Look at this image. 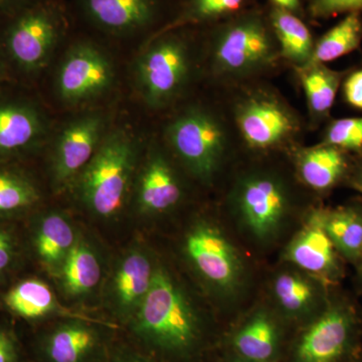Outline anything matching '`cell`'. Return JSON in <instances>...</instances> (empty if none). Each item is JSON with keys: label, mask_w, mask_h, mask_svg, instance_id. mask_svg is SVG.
Masks as SVG:
<instances>
[{"label": "cell", "mask_w": 362, "mask_h": 362, "mask_svg": "<svg viewBox=\"0 0 362 362\" xmlns=\"http://www.w3.org/2000/svg\"><path fill=\"white\" fill-rule=\"evenodd\" d=\"M135 313L136 334L156 349L168 354H185L199 340L197 316L163 269L156 268L151 287Z\"/></svg>", "instance_id": "cell-1"}, {"label": "cell", "mask_w": 362, "mask_h": 362, "mask_svg": "<svg viewBox=\"0 0 362 362\" xmlns=\"http://www.w3.org/2000/svg\"><path fill=\"white\" fill-rule=\"evenodd\" d=\"M279 52L268 13L259 9H246L214 26V66L223 75L245 77L266 70Z\"/></svg>", "instance_id": "cell-2"}, {"label": "cell", "mask_w": 362, "mask_h": 362, "mask_svg": "<svg viewBox=\"0 0 362 362\" xmlns=\"http://www.w3.org/2000/svg\"><path fill=\"white\" fill-rule=\"evenodd\" d=\"M0 21L7 52L26 71L47 66L68 32L66 9L59 0H32Z\"/></svg>", "instance_id": "cell-3"}, {"label": "cell", "mask_w": 362, "mask_h": 362, "mask_svg": "<svg viewBox=\"0 0 362 362\" xmlns=\"http://www.w3.org/2000/svg\"><path fill=\"white\" fill-rule=\"evenodd\" d=\"M134 143L124 131L109 133L80 175L78 192L86 206L102 218L122 209L134 166Z\"/></svg>", "instance_id": "cell-4"}, {"label": "cell", "mask_w": 362, "mask_h": 362, "mask_svg": "<svg viewBox=\"0 0 362 362\" xmlns=\"http://www.w3.org/2000/svg\"><path fill=\"white\" fill-rule=\"evenodd\" d=\"M187 39L176 30L156 33L137 62L138 87L145 102L160 108L182 89L189 73Z\"/></svg>", "instance_id": "cell-5"}, {"label": "cell", "mask_w": 362, "mask_h": 362, "mask_svg": "<svg viewBox=\"0 0 362 362\" xmlns=\"http://www.w3.org/2000/svg\"><path fill=\"white\" fill-rule=\"evenodd\" d=\"M361 322L349 300H329L300 339L297 362L349 361L356 351Z\"/></svg>", "instance_id": "cell-6"}, {"label": "cell", "mask_w": 362, "mask_h": 362, "mask_svg": "<svg viewBox=\"0 0 362 362\" xmlns=\"http://www.w3.org/2000/svg\"><path fill=\"white\" fill-rule=\"evenodd\" d=\"M171 146L181 160L202 180H209L220 164L226 136L213 115L201 109L181 114L168 128Z\"/></svg>", "instance_id": "cell-7"}, {"label": "cell", "mask_w": 362, "mask_h": 362, "mask_svg": "<svg viewBox=\"0 0 362 362\" xmlns=\"http://www.w3.org/2000/svg\"><path fill=\"white\" fill-rule=\"evenodd\" d=\"M113 81V66L103 49L89 40H80L69 49L59 66L57 92L66 104H82L103 95Z\"/></svg>", "instance_id": "cell-8"}, {"label": "cell", "mask_w": 362, "mask_h": 362, "mask_svg": "<svg viewBox=\"0 0 362 362\" xmlns=\"http://www.w3.org/2000/svg\"><path fill=\"white\" fill-rule=\"evenodd\" d=\"M78 13L94 30L116 37L149 32L161 23L166 0H75Z\"/></svg>", "instance_id": "cell-9"}, {"label": "cell", "mask_w": 362, "mask_h": 362, "mask_svg": "<svg viewBox=\"0 0 362 362\" xmlns=\"http://www.w3.org/2000/svg\"><path fill=\"white\" fill-rule=\"evenodd\" d=\"M235 204L243 223L259 240L278 232L288 209V194L278 178L268 175L247 176L238 187Z\"/></svg>", "instance_id": "cell-10"}, {"label": "cell", "mask_w": 362, "mask_h": 362, "mask_svg": "<svg viewBox=\"0 0 362 362\" xmlns=\"http://www.w3.org/2000/svg\"><path fill=\"white\" fill-rule=\"evenodd\" d=\"M185 251L202 277L223 291L239 284L242 263L238 252L216 226L199 223L188 233Z\"/></svg>", "instance_id": "cell-11"}, {"label": "cell", "mask_w": 362, "mask_h": 362, "mask_svg": "<svg viewBox=\"0 0 362 362\" xmlns=\"http://www.w3.org/2000/svg\"><path fill=\"white\" fill-rule=\"evenodd\" d=\"M238 127L249 146L270 149L295 135L296 118L278 100L256 94L245 99L235 111Z\"/></svg>", "instance_id": "cell-12"}, {"label": "cell", "mask_w": 362, "mask_h": 362, "mask_svg": "<svg viewBox=\"0 0 362 362\" xmlns=\"http://www.w3.org/2000/svg\"><path fill=\"white\" fill-rule=\"evenodd\" d=\"M103 131L104 119L96 114L76 119L62 131L52 160L59 185H66L82 173L103 140Z\"/></svg>", "instance_id": "cell-13"}, {"label": "cell", "mask_w": 362, "mask_h": 362, "mask_svg": "<svg viewBox=\"0 0 362 362\" xmlns=\"http://www.w3.org/2000/svg\"><path fill=\"white\" fill-rule=\"evenodd\" d=\"M286 258L329 284L337 283L343 275V259L324 230L318 211L311 214L307 225L292 240Z\"/></svg>", "instance_id": "cell-14"}, {"label": "cell", "mask_w": 362, "mask_h": 362, "mask_svg": "<svg viewBox=\"0 0 362 362\" xmlns=\"http://www.w3.org/2000/svg\"><path fill=\"white\" fill-rule=\"evenodd\" d=\"M180 197V182L168 162L159 154L150 157L140 176V209L144 213H163L175 206Z\"/></svg>", "instance_id": "cell-15"}, {"label": "cell", "mask_w": 362, "mask_h": 362, "mask_svg": "<svg viewBox=\"0 0 362 362\" xmlns=\"http://www.w3.org/2000/svg\"><path fill=\"white\" fill-rule=\"evenodd\" d=\"M346 152L327 144L302 150L298 157V170L308 187L318 192L334 187L349 170Z\"/></svg>", "instance_id": "cell-16"}, {"label": "cell", "mask_w": 362, "mask_h": 362, "mask_svg": "<svg viewBox=\"0 0 362 362\" xmlns=\"http://www.w3.org/2000/svg\"><path fill=\"white\" fill-rule=\"evenodd\" d=\"M44 131L39 112L28 105H0V156L16 153L37 141Z\"/></svg>", "instance_id": "cell-17"}, {"label": "cell", "mask_w": 362, "mask_h": 362, "mask_svg": "<svg viewBox=\"0 0 362 362\" xmlns=\"http://www.w3.org/2000/svg\"><path fill=\"white\" fill-rule=\"evenodd\" d=\"M324 230L343 259L357 266L362 261V209L356 206L319 209Z\"/></svg>", "instance_id": "cell-18"}, {"label": "cell", "mask_w": 362, "mask_h": 362, "mask_svg": "<svg viewBox=\"0 0 362 362\" xmlns=\"http://www.w3.org/2000/svg\"><path fill=\"white\" fill-rule=\"evenodd\" d=\"M99 341L97 331L87 324H64L45 338L42 352L47 362H86Z\"/></svg>", "instance_id": "cell-19"}, {"label": "cell", "mask_w": 362, "mask_h": 362, "mask_svg": "<svg viewBox=\"0 0 362 362\" xmlns=\"http://www.w3.org/2000/svg\"><path fill=\"white\" fill-rule=\"evenodd\" d=\"M268 18L275 35L280 54L301 68L310 64L313 54V37L308 26L297 14L271 6Z\"/></svg>", "instance_id": "cell-20"}, {"label": "cell", "mask_w": 362, "mask_h": 362, "mask_svg": "<svg viewBox=\"0 0 362 362\" xmlns=\"http://www.w3.org/2000/svg\"><path fill=\"white\" fill-rule=\"evenodd\" d=\"M156 269L141 252H132L116 273L115 294L124 311L136 312L148 293Z\"/></svg>", "instance_id": "cell-21"}, {"label": "cell", "mask_w": 362, "mask_h": 362, "mask_svg": "<svg viewBox=\"0 0 362 362\" xmlns=\"http://www.w3.org/2000/svg\"><path fill=\"white\" fill-rule=\"evenodd\" d=\"M298 71L312 115L317 119L327 116L334 103L343 74L331 70L324 64H308L298 69Z\"/></svg>", "instance_id": "cell-22"}, {"label": "cell", "mask_w": 362, "mask_h": 362, "mask_svg": "<svg viewBox=\"0 0 362 362\" xmlns=\"http://www.w3.org/2000/svg\"><path fill=\"white\" fill-rule=\"evenodd\" d=\"M76 242L73 226L59 214L45 216L35 232V250L49 267L62 266Z\"/></svg>", "instance_id": "cell-23"}, {"label": "cell", "mask_w": 362, "mask_h": 362, "mask_svg": "<svg viewBox=\"0 0 362 362\" xmlns=\"http://www.w3.org/2000/svg\"><path fill=\"white\" fill-rule=\"evenodd\" d=\"M233 344L240 356L249 361H270L278 344L275 323L267 314H256L235 334Z\"/></svg>", "instance_id": "cell-24"}, {"label": "cell", "mask_w": 362, "mask_h": 362, "mask_svg": "<svg viewBox=\"0 0 362 362\" xmlns=\"http://www.w3.org/2000/svg\"><path fill=\"white\" fill-rule=\"evenodd\" d=\"M101 279V266L95 252L85 243L77 240L62 264V281L70 295L92 291Z\"/></svg>", "instance_id": "cell-25"}, {"label": "cell", "mask_w": 362, "mask_h": 362, "mask_svg": "<svg viewBox=\"0 0 362 362\" xmlns=\"http://www.w3.org/2000/svg\"><path fill=\"white\" fill-rule=\"evenodd\" d=\"M362 42L361 13L346 14L337 25L330 28L314 45L310 64L334 61L358 49Z\"/></svg>", "instance_id": "cell-26"}, {"label": "cell", "mask_w": 362, "mask_h": 362, "mask_svg": "<svg viewBox=\"0 0 362 362\" xmlns=\"http://www.w3.org/2000/svg\"><path fill=\"white\" fill-rule=\"evenodd\" d=\"M249 1L250 0H185L178 14L159 33L187 25L220 23L246 11Z\"/></svg>", "instance_id": "cell-27"}, {"label": "cell", "mask_w": 362, "mask_h": 362, "mask_svg": "<svg viewBox=\"0 0 362 362\" xmlns=\"http://www.w3.org/2000/svg\"><path fill=\"white\" fill-rule=\"evenodd\" d=\"M4 303L13 313L25 319L40 318L59 308L49 286L37 279H28L11 288Z\"/></svg>", "instance_id": "cell-28"}, {"label": "cell", "mask_w": 362, "mask_h": 362, "mask_svg": "<svg viewBox=\"0 0 362 362\" xmlns=\"http://www.w3.org/2000/svg\"><path fill=\"white\" fill-rule=\"evenodd\" d=\"M313 281L294 273L279 275L274 284V294L279 305L289 314L313 310L319 302L325 300L322 291Z\"/></svg>", "instance_id": "cell-29"}, {"label": "cell", "mask_w": 362, "mask_h": 362, "mask_svg": "<svg viewBox=\"0 0 362 362\" xmlns=\"http://www.w3.org/2000/svg\"><path fill=\"white\" fill-rule=\"evenodd\" d=\"M40 199L30 178L11 169L0 168V216L23 213Z\"/></svg>", "instance_id": "cell-30"}, {"label": "cell", "mask_w": 362, "mask_h": 362, "mask_svg": "<svg viewBox=\"0 0 362 362\" xmlns=\"http://www.w3.org/2000/svg\"><path fill=\"white\" fill-rule=\"evenodd\" d=\"M323 144L344 152L362 151V117L333 121L325 132Z\"/></svg>", "instance_id": "cell-31"}, {"label": "cell", "mask_w": 362, "mask_h": 362, "mask_svg": "<svg viewBox=\"0 0 362 362\" xmlns=\"http://www.w3.org/2000/svg\"><path fill=\"white\" fill-rule=\"evenodd\" d=\"M311 18L326 20L338 14L362 13V0H306Z\"/></svg>", "instance_id": "cell-32"}, {"label": "cell", "mask_w": 362, "mask_h": 362, "mask_svg": "<svg viewBox=\"0 0 362 362\" xmlns=\"http://www.w3.org/2000/svg\"><path fill=\"white\" fill-rule=\"evenodd\" d=\"M343 93L350 106L362 110V70L350 74L343 85Z\"/></svg>", "instance_id": "cell-33"}, {"label": "cell", "mask_w": 362, "mask_h": 362, "mask_svg": "<svg viewBox=\"0 0 362 362\" xmlns=\"http://www.w3.org/2000/svg\"><path fill=\"white\" fill-rule=\"evenodd\" d=\"M14 244L11 233L0 228V276L6 273L13 259Z\"/></svg>", "instance_id": "cell-34"}, {"label": "cell", "mask_w": 362, "mask_h": 362, "mask_svg": "<svg viewBox=\"0 0 362 362\" xmlns=\"http://www.w3.org/2000/svg\"><path fill=\"white\" fill-rule=\"evenodd\" d=\"M18 351L13 337L0 328V362H18Z\"/></svg>", "instance_id": "cell-35"}, {"label": "cell", "mask_w": 362, "mask_h": 362, "mask_svg": "<svg viewBox=\"0 0 362 362\" xmlns=\"http://www.w3.org/2000/svg\"><path fill=\"white\" fill-rule=\"evenodd\" d=\"M272 6L285 9L290 13L301 16L303 13L302 0H271Z\"/></svg>", "instance_id": "cell-36"}, {"label": "cell", "mask_w": 362, "mask_h": 362, "mask_svg": "<svg viewBox=\"0 0 362 362\" xmlns=\"http://www.w3.org/2000/svg\"><path fill=\"white\" fill-rule=\"evenodd\" d=\"M32 0H0V18Z\"/></svg>", "instance_id": "cell-37"}, {"label": "cell", "mask_w": 362, "mask_h": 362, "mask_svg": "<svg viewBox=\"0 0 362 362\" xmlns=\"http://www.w3.org/2000/svg\"><path fill=\"white\" fill-rule=\"evenodd\" d=\"M350 185L362 194V163L357 166L354 173L350 176Z\"/></svg>", "instance_id": "cell-38"}, {"label": "cell", "mask_w": 362, "mask_h": 362, "mask_svg": "<svg viewBox=\"0 0 362 362\" xmlns=\"http://www.w3.org/2000/svg\"><path fill=\"white\" fill-rule=\"evenodd\" d=\"M110 362H141L138 361L137 358H134V357L129 356H120L116 357L115 359H112Z\"/></svg>", "instance_id": "cell-39"}, {"label": "cell", "mask_w": 362, "mask_h": 362, "mask_svg": "<svg viewBox=\"0 0 362 362\" xmlns=\"http://www.w3.org/2000/svg\"><path fill=\"white\" fill-rule=\"evenodd\" d=\"M356 267L358 268L359 278H361V283L362 286V261Z\"/></svg>", "instance_id": "cell-40"}, {"label": "cell", "mask_w": 362, "mask_h": 362, "mask_svg": "<svg viewBox=\"0 0 362 362\" xmlns=\"http://www.w3.org/2000/svg\"><path fill=\"white\" fill-rule=\"evenodd\" d=\"M249 362H251V361H249Z\"/></svg>", "instance_id": "cell-41"}]
</instances>
